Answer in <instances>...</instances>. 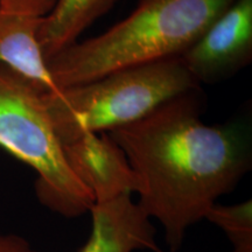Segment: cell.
<instances>
[{"label":"cell","mask_w":252,"mask_h":252,"mask_svg":"<svg viewBox=\"0 0 252 252\" xmlns=\"http://www.w3.org/2000/svg\"><path fill=\"white\" fill-rule=\"evenodd\" d=\"M201 88L167 100L145 117L105 132L137 175L138 206L160 223L172 252L251 167L248 123L207 125Z\"/></svg>","instance_id":"1"},{"label":"cell","mask_w":252,"mask_h":252,"mask_svg":"<svg viewBox=\"0 0 252 252\" xmlns=\"http://www.w3.org/2000/svg\"><path fill=\"white\" fill-rule=\"evenodd\" d=\"M236 0H139L98 36L68 47L47 61L59 90L110 72L179 58Z\"/></svg>","instance_id":"2"},{"label":"cell","mask_w":252,"mask_h":252,"mask_svg":"<svg viewBox=\"0 0 252 252\" xmlns=\"http://www.w3.org/2000/svg\"><path fill=\"white\" fill-rule=\"evenodd\" d=\"M200 88L179 56L119 69L43 97L64 145L82 134L131 124L167 100Z\"/></svg>","instance_id":"3"},{"label":"cell","mask_w":252,"mask_h":252,"mask_svg":"<svg viewBox=\"0 0 252 252\" xmlns=\"http://www.w3.org/2000/svg\"><path fill=\"white\" fill-rule=\"evenodd\" d=\"M40 90L0 64V147L36 172V196L64 217L90 210L94 196L72 171Z\"/></svg>","instance_id":"4"},{"label":"cell","mask_w":252,"mask_h":252,"mask_svg":"<svg viewBox=\"0 0 252 252\" xmlns=\"http://www.w3.org/2000/svg\"><path fill=\"white\" fill-rule=\"evenodd\" d=\"M180 58L200 86L247 68L252 61V0H236Z\"/></svg>","instance_id":"5"},{"label":"cell","mask_w":252,"mask_h":252,"mask_svg":"<svg viewBox=\"0 0 252 252\" xmlns=\"http://www.w3.org/2000/svg\"><path fill=\"white\" fill-rule=\"evenodd\" d=\"M63 147L72 171L93 194L94 203L137 193V175L108 133L82 134Z\"/></svg>","instance_id":"6"},{"label":"cell","mask_w":252,"mask_h":252,"mask_svg":"<svg viewBox=\"0 0 252 252\" xmlns=\"http://www.w3.org/2000/svg\"><path fill=\"white\" fill-rule=\"evenodd\" d=\"M93 229L80 252L158 251L156 229L132 194L94 202L90 208Z\"/></svg>","instance_id":"7"},{"label":"cell","mask_w":252,"mask_h":252,"mask_svg":"<svg viewBox=\"0 0 252 252\" xmlns=\"http://www.w3.org/2000/svg\"><path fill=\"white\" fill-rule=\"evenodd\" d=\"M42 18L0 11V64L17 72L42 94H56L60 90L39 41Z\"/></svg>","instance_id":"8"},{"label":"cell","mask_w":252,"mask_h":252,"mask_svg":"<svg viewBox=\"0 0 252 252\" xmlns=\"http://www.w3.org/2000/svg\"><path fill=\"white\" fill-rule=\"evenodd\" d=\"M118 0H56L41 20L39 41L48 61L76 43L94 21L106 14Z\"/></svg>","instance_id":"9"},{"label":"cell","mask_w":252,"mask_h":252,"mask_svg":"<svg viewBox=\"0 0 252 252\" xmlns=\"http://www.w3.org/2000/svg\"><path fill=\"white\" fill-rule=\"evenodd\" d=\"M204 219L219 226L234 245V250L252 251V202L217 204L208 210Z\"/></svg>","instance_id":"10"},{"label":"cell","mask_w":252,"mask_h":252,"mask_svg":"<svg viewBox=\"0 0 252 252\" xmlns=\"http://www.w3.org/2000/svg\"><path fill=\"white\" fill-rule=\"evenodd\" d=\"M56 0H0V11L45 17Z\"/></svg>","instance_id":"11"},{"label":"cell","mask_w":252,"mask_h":252,"mask_svg":"<svg viewBox=\"0 0 252 252\" xmlns=\"http://www.w3.org/2000/svg\"><path fill=\"white\" fill-rule=\"evenodd\" d=\"M0 252H37L30 242L14 234H0Z\"/></svg>","instance_id":"12"},{"label":"cell","mask_w":252,"mask_h":252,"mask_svg":"<svg viewBox=\"0 0 252 252\" xmlns=\"http://www.w3.org/2000/svg\"><path fill=\"white\" fill-rule=\"evenodd\" d=\"M234 252H252V251H237V250H234Z\"/></svg>","instance_id":"13"}]
</instances>
